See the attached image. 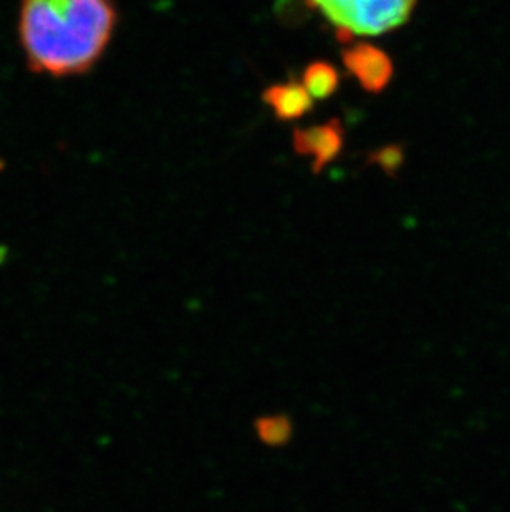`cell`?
Segmentation results:
<instances>
[{"label":"cell","instance_id":"6da1fadb","mask_svg":"<svg viewBox=\"0 0 510 512\" xmlns=\"http://www.w3.org/2000/svg\"><path fill=\"white\" fill-rule=\"evenodd\" d=\"M115 0H20L17 34L30 72L52 78L90 72L115 34Z\"/></svg>","mask_w":510,"mask_h":512},{"label":"cell","instance_id":"7a4b0ae2","mask_svg":"<svg viewBox=\"0 0 510 512\" xmlns=\"http://www.w3.org/2000/svg\"><path fill=\"white\" fill-rule=\"evenodd\" d=\"M335 29L340 42L378 37L408 22L418 0H305Z\"/></svg>","mask_w":510,"mask_h":512},{"label":"cell","instance_id":"3957f363","mask_svg":"<svg viewBox=\"0 0 510 512\" xmlns=\"http://www.w3.org/2000/svg\"><path fill=\"white\" fill-rule=\"evenodd\" d=\"M342 58L348 73L357 78L366 92H383L393 77L390 57L375 45L366 42L352 44L343 50Z\"/></svg>","mask_w":510,"mask_h":512},{"label":"cell","instance_id":"277c9868","mask_svg":"<svg viewBox=\"0 0 510 512\" xmlns=\"http://www.w3.org/2000/svg\"><path fill=\"white\" fill-rule=\"evenodd\" d=\"M343 140L345 133L340 121L332 120L323 125L295 130L294 148L297 155L312 161V170L318 173L337 158L342 151Z\"/></svg>","mask_w":510,"mask_h":512},{"label":"cell","instance_id":"5b68a950","mask_svg":"<svg viewBox=\"0 0 510 512\" xmlns=\"http://www.w3.org/2000/svg\"><path fill=\"white\" fill-rule=\"evenodd\" d=\"M264 102L279 120H299L312 112L313 98L299 82L277 83L264 92Z\"/></svg>","mask_w":510,"mask_h":512},{"label":"cell","instance_id":"8992f818","mask_svg":"<svg viewBox=\"0 0 510 512\" xmlns=\"http://www.w3.org/2000/svg\"><path fill=\"white\" fill-rule=\"evenodd\" d=\"M302 85L313 100H325L337 92L340 85V73L332 63L312 62L302 73Z\"/></svg>","mask_w":510,"mask_h":512}]
</instances>
